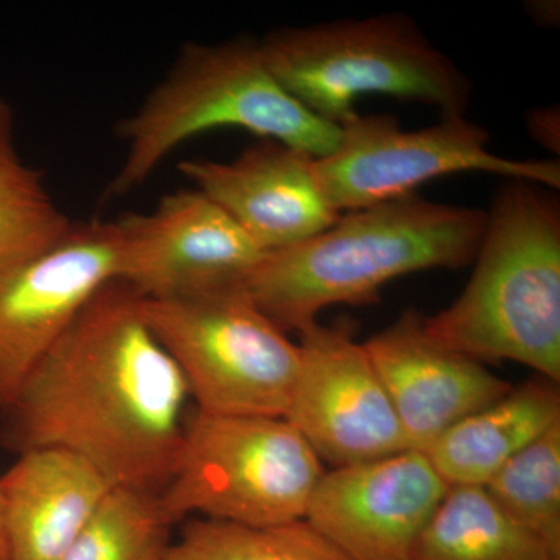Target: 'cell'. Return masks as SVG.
I'll return each mask as SVG.
<instances>
[{
	"label": "cell",
	"instance_id": "6da1fadb",
	"mask_svg": "<svg viewBox=\"0 0 560 560\" xmlns=\"http://www.w3.org/2000/svg\"><path fill=\"white\" fill-rule=\"evenodd\" d=\"M189 388L142 312V296L109 280L0 411V444L21 455L61 448L110 488L160 493L186 434Z\"/></svg>",
	"mask_w": 560,
	"mask_h": 560
},
{
	"label": "cell",
	"instance_id": "7a4b0ae2",
	"mask_svg": "<svg viewBox=\"0 0 560 560\" xmlns=\"http://www.w3.org/2000/svg\"><path fill=\"white\" fill-rule=\"evenodd\" d=\"M485 223V210L418 195L382 202L265 254L243 287L280 330L300 334L331 305L381 301L383 287L401 276L474 264Z\"/></svg>",
	"mask_w": 560,
	"mask_h": 560
},
{
	"label": "cell",
	"instance_id": "3957f363",
	"mask_svg": "<svg viewBox=\"0 0 560 560\" xmlns=\"http://www.w3.org/2000/svg\"><path fill=\"white\" fill-rule=\"evenodd\" d=\"M475 270L447 308L423 318L434 340L477 361H514L560 382L558 191L508 179L486 212Z\"/></svg>",
	"mask_w": 560,
	"mask_h": 560
},
{
	"label": "cell",
	"instance_id": "277c9868",
	"mask_svg": "<svg viewBox=\"0 0 560 560\" xmlns=\"http://www.w3.org/2000/svg\"><path fill=\"white\" fill-rule=\"evenodd\" d=\"M226 127L278 140L316 160L337 149L341 132L280 86L259 40L187 44L165 79L121 121L127 151L105 197L139 189L184 142Z\"/></svg>",
	"mask_w": 560,
	"mask_h": 560
},
{
	"label": "cell",
	"instance_id": "5b68a950",
	"mask_svg": "<svg viewBox=\"0 0 560 560\" xmlns=\"http://www.w3.org/2000/svg\"><path fill=\"white\" fill-rule=\"evenodd\" d=\"M275 79L320 120L345 127L364 95H388L464 117L471 83L404 13L279 28L259 40Z\"/></svg>",
	"mask_w": 560,
	"mask_h": 560
},
{
	"label": "cell",
	"instance_id": "8992f818",
	"mask_svg": "<svg viewBox=\"0 0 560 560\" xmlns=\"http://www.w3.org/2000/svg\"><path fill=\"white\" fill-rule=\"evenodd\" d=\"M324 464L285 418L194 408L172 480L160 493L173 525L190 515L248 526L304 521Z\"/></svg>",
	"mask_w": 560,
	"mask_h": 560
},
{
	"label": "cell",
	"instance_id": "52a82bcc",
	"mask_svg": "<svg viewBox=\"0 0 560 560\" xmlns=\"http://www.w3.org/2000/svg\"><path fill=\"white\" fill-rule=\"evenodd\" d=\"M142 312L171 353L195 408L283 418L300 372L296 342L254 304L245 287L145 300Z\"/></svg>",
	"mask_w": 560,
	"mask_h": 560
},
{
	"label": "cell",
	"instance_id": "ba28073f",
	"mask_svg": "<svg viewBox=\"0 0 560 560\" xmlns=\"http://www.w3.org/2000/svg\"><path fill=\"white\" fill-rule=\"evenodd\" d=\"M489 139V131L466 116L404 130L396 117L357 114L341 127L337 149L315 160V175L340 213L411 197L423 184L453 173H489L560 189L558 160L501 158L488 149Z\"/></svg>",
	"mask_w": 560,
	"mask_h": 560
},
{
	"label": "cell",
	"instance_id": "9c48e42d",
	"mask_svg": "<svg viewBox=\"0 0 560 560\" xmlns=\"http://www.w3.org/2000/svg\"><path fill=\"white\" fill-rule=\"evenodd\" d=\"M301 363L285 418L323 464L352 466L408 451L388 393L353 326L300 331Z\"/></svg>",
	"mask_w": 560,
	"mask_h": 560
},
{
	"label": "cell",
	"instance_id": "30bf717a",
	"mask_svg": "<svg viewBox=\"0 0 560 560\" xmlns=\"http://www.w3.org/2000/svg\"><path fill=\"white\" fill-rule=\"evenodd\" d=\"M121 246L119 220L73 223L54 248L0 272V411L88 301L119 278Z\"/></svg>",
	"mask_w": 560,
	"mask_h": 560
},
{
	"label": "cell",
	"instance_id": "8fae6325",
	"mask_svg": "<svg viewBox=\"0 0 560 560\" xmlns=\"http://www.w3.org/2000/svg\"><path fill=\"white\" fill-rule=\"evenodd\" d=\"M119 278L145 300L243 285L265 250L202 191L180 189L119 219Z\"/></svg>",
	"mask_w": 560,
	"mask_h": 560
},
{
	"label": "cell",
	"instance_id": "7c38bea8",
	"mask_svg": "<svg viewBox=\"0 0 560 560\" xmlns=\"http://www.w3.org/2000/svg\"><path fill=\"white\" fill-rule=\"evenodd\" d=\"M448 488L408 448L324 471L304 521L348 560H412Z\"/></svg>",
	"mask_w": 560,
	"mask_h": 560
},
{
	"label": "cell",
	"instance_id": "4fadbf2b",
	"mask_svg": "<svg viewBox=\"0 0 560 560\" xmlns=\"http://www.w3.org/2000/svg\"><path fill=\"white\" fill-rule=\"evenodd\" d=\"M363 345L410 451L425 453L459 420L512 388L481 361L431 338L423 316L412 308Z\"/></svg>",
	"mask_w": 560,
	"mask_h": 560
},
{
	"label": "cell",
	"instance_id": "5bb4252c",
	"mask_svg": "<svg viewBox=\"0 0 560 560\" xmlns=\"http://www.w3.org/2000/svg\"><path fill=\"white\" fill-rule=\"evenodd\" d=\"M312 154L261 139L235 160L186 161L179 171L265 253L326 231L341 213L320 190Z\"/></svg>",
	"mask_w": 560,
	"mask_h": 560
},
{
	"label": "cell",
	"instance_id": "9a60e30c",
	"mask_svg": "<svg viewBox=\"0 0 560 560\" xmlns=\"http://www.w3.org/2000/svg\"><path fill=\"white\" fill-rule=\"evenodd\" d=\"M0 488L9 560H60L114 489L61 448L21 453L0 475Z\"/></svg>",
	"mask_w": 560,
	"mask_h": 560
},
{
	"label": "cell",
	"instance_id": "2e32d148",
	"mask_svg": "<svg viewBox=\"0 0 560 560\" xmlns=\"http://www.w3.org/2000/svg\"><path fill=\"white\" fill-rule=\"evenodd\" d=\"M560 422L559 383L537 377L445 431L425 452L448 486H480Z\"/></svg>",
	"mask_w": 560,
	"mask_h": 560
},
{
	"label": "cell",
	"instance_id": "e0dca14e",
	"mask_svg": "<svg viewBox=\"0 0 560 560\" xmlns=\"http://www.w3.org/2000/svg\"><path fill=\"white\" fill-rule=\"evenodd\" d=\"M412 560H560L511 521L480 486H451Z\"/></svg>",
	"mask_w": 560,
	"mask_h": 560
},
{
	"label": "cell",
	"instance_id": "ac0fdd59",
	"mask_svg": "<svg viewBox=\"0 0 560 560\" xmlns=\"http://www.w3.org/2000/svg\"><path fill=\"white\" fill-rule=\"evenodd\" d=\"M72 226L43 173L22 160L13 108L0 95V272L54 248Z\"/></svg>",
	"mask_w": 560,
	"mask_h": 560
},
{
	"label": "cell",
	"instance_id": "d6986e66",
	"mask_svg": "<svg viewBox=\"0 0 560 560\" xmlns=\"http://www.w3.org/2000/svg\"><path fill=\"white\" fill-rule=\"evenodd\" d=\"M172 526L158 493L114 488L60 560H165Z\"/></svg>",
	"mask_w": 560,
	"mask_h": 560
},
{
	"label": "cell",
	"instance_id": "ffe728a7",
	"mask_svg": "<svg viewBox=\"0 0 560 560\" xmlns=\"http://www.w3.org/2000/svg\"><path fill=\"white\" fill-rule=\"evenodd\" d=\"M165 560H348L305 521L248 526L194 518Z\"/></svg>",
	"mask_w": 560,
	"mask_h": 560
},
{
	"label": "cell",
	"instance_id": "44dd1931",
	"mask_svg": "<svg viewBox=\"0 0 560 560\" xmlns=\"http://www.w3.org/2000/svg\"><path fill=\"white\" fill-rule=\"evenodd\" d=\"M485 489L511 521L560 552V422L508 460Z\"/></svg>",
	"mask_w": 560,
	"mask_h": 560
},
{
	"label": "cell",
	"instance_id": "7402d4cb",
	"mask_svg": "<svg viewBox=\"0 0 560 560\" xmlns=\"http://www.w3.org/2000/svg\"><path fill=\"white\" fill-rule=\"evenodd\" d=\"M526 125H528L530 138L536 140L544 149L559 156V106H540V108L530 109L528 116H526Z\"/></svg>",
	"mask_w": 560,
	"mask_h": 560
},
{
	"label": "cell",
	"instance_id": "603a6c76",
	"mask_svg": "<svg viewBox=\"0 0 560 560\" xmlns=\"http://www.w3.org/2000/svg\"><path fill=\"white\" fill-rule=\"evenodd\" d=\"M529 14L544 25H555L559 21V2H529Z\"/></svg>",
	"mask_w": 560,
	"mask_h": 560
},
{
	"label": "cell",
	"instance_id": "cb8c5ba5",
	"mask_svg": "<svg viewBox=\"0 0 560 560\" xmlns=\"http://www.w3.org/2000/svg\"><path fill=\"white\" fill-rule=\"evenodd\" d=\"M0 560H9V545H7L5 510H3L2 488H0Z\"/></svg>",
	"mask_w": 560,
	"mask_h": 560
}]
</instances>
